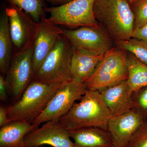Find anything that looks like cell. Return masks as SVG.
Instances as JSON below:
<instances>
[{
  "label": "cell",
  "instance_id": "4fadbf2b",
  "mask_svg": "<svg viewBox=\"0 0 147 147\" xmlns=\"http://www.w3.org/2000/svg\"><path fill=\"white\" fill-rule=\"evenodd\" d=\"M144 121L134 108L122 115L112 117L107 129L112 136L114 147H126Z\"/></svg>",
  "mask_w": 147,
  "mask_h": 147
},
{
  "label": "cell",
  "instance_id": "30bf717a",
  "mask_svg": "<svg viewBox=\"0 0 147 147\" xmlns=\"http://www.w3.org/2000/svg\"><path fill=\"white\" fill-rule=\"evenodd\" d=\"M62 30L63 34L71 42L74 48L103 55L115 46L113 40L100 27L62 28Z\"/></svg>",
  "mask_w": 147,
  "mask_h": 147
},
{
  "label": "cell",
  "instance_id": "8992f818",
  "mask_svg": "<svg viewBox=\"0 0 147 147\" xmlns=\"http://www.w3.org/2000/svg\"><path fill=\"white\" fill-rule=\"evenodd\" d=\"M94 0H73L63 5L46 7L47 20L56 26L71 29L84 26L99 27L93 13Z\"/></svg>",
  "mask_w": 147,
  "mask_h": 147
},
{
  "label": "cell",
  "instance_id": "7a4b0ae2",
  "mask_svg": "<svg viewBox=\"0 0 147 147\" xmlns=\"http://www.w3.org/2000/svg\"><path fill=\"white\" fill-rule=\"evenodd\" d=\"M112 117L100 92L88 90L59 121L69 131L91 127L107 129Z\"/></svg>",
  "mask_w": 147,
  "mask_h": 147
},
{
  "label": "cell",
  "instance_id": "9a60e30c",
  "mask_svg": "<svg viewBox=\"0 0 147 147\" xmlns=\"http://www.w3.org/2000/svg\"><path fill=\"white\" fill-rule=\"evenodd\" d=\"M103 55L88 50L74 48L71 61V79L85 83L94 72Z\"/></svg>",
  "mask_w": 147,
  "mask_h": 147
},
{
  "label": "cell",
  "instance_id": "5b68a950",
  "mask_svg": "<svg viewBox=\"0 0 147 147\" xmlns=\"http://www.w3.org/2000/svg\"><path fill=\"white\" fill-rule=\"evenodd\" d=\"M127 53L116 46L105 53L94 72L84 83L87 89L100 91L127 81Z\"/></svg>",
  "mask_w": 147,
  "mask_h": 147
},
{
  "label": "cell",
  "instance_id": "44dd1931",
  "mask_svg": "<svg viewBox=\"0 0 147 147\" xmlns=\"http://www.w3.org/2000/svg\"><path fill=\"white\" fill-rule=\"evenodd\" d=\"M115 45L131 53L139 61L147 65V42L142 40L131 38L117 42Z\"/></svg>",
  "mask_w": 147,
  "mask_h": 147
},
{
  "label": "cell",
  "instance_id": "484cf974",
  "mask_svg": "<svg viewBox=\"0 0 147 147\" xmlns=\"http://www.w3.org/2000/svg\"><path fill=\"white\" fill-rule=\"evenodd\" d=\"M7 86L5 80V76L0 75V99L3 102L7 99Z\"/></svg>",
  "mask_w": 147,
  "mask_h": 147
},
{
  "label": "cell",
  "instance_id": "ba28073f",
  "mask_svg": "<svg viewBox=\"0 0 147 147\" xmlns=\"http://www.w3.org/2000/svg\"><path fill=\"white\" fill-rule=\"evenodd\" d=\"M33 46L17 53L13 57L5 80L14 102L21 97L33 80Z\"/></svg>",
  "mask_w": 147,
  "mask_h": 147
},
{
  "label": "cell",
  "instance_id": "d4e9b609",
  "mask_svg": "<svg viewBox=\"0 0 147 147\" xmlns=\"http://www.w3.org/2000/svg\"><path fill=\"white\" fill-rule=\"evenodd\" d=\"M131 38L142 40L147 42V23L134 29Z\"/></svg>",
  "mask_w": 147,
  "mask_h": 147
},
{
  "label": "cell",
  "instance_id": "4dcf8cb0",
  "mask_svg": "<svg viewBox=\"0 0 147 147\" xmlns=\"http://www.w3.org/2000/svg\"></svg>",
  "mask_w": 147,
  "mask_h": 147
},
{
  "label": "cell",
  "instance_id": "cb8c5ba5",
  "mask_svg": "<svg viewBox=\"0 0 147 147\" xmlns=\"http://www.w3.org/2000/svg\"><path fill=\"white\" fill-rule=\"evenodd\" d=\"M126 147H147V119L144 120Z\"/></svg>",
  "mask_w": 147,
  "mask_h": 147
},
{
  "label": "cell",
  "instance_id": "9c48e42d",
  "mask_svg": "<svg viewBox=\"0 0 147 147\" xmlns=\"http://www.w3.org/2000/svg\"><path fill=\"white\" fill-rule=\"evenodd\" d=\"M6 12L9 19L13 53L33 46L39 22H35L22 9L13 5L7 6Z\"/></svg>",
  "mask_w": 147,
  "mask_h": 147
},
{
  "label": "cell",
  "instance_id": "ac0fdd59",
  "mask_svg": "<svg viewBox=\"0 0 147 147\" xmlns=\"http://www.w3.org/2000/svg\"><path fill=\"white\" fill-rule=\"evenodd\" d=\"M6 7V5L3 3L0 15V71L4 76L8 71L14 53Z\"/></svg>",
  "mask_w": 147,
  "mask_h": 147
},
{
  "label": "cell",
  "instance_id": "f1b7e54d",
  "mask_svg": "<svg viewBox=\"0 0 147 147\" xmlns=\"http://www.w3.org/2000/svg\"><path fill=\"white\" fill-rule=\"evenodd\" d=\"M130 5L134 3L135 2L137 1L138 0H125Z\"/></svg>",
  "mask_w": 147,
  "mask_h": 147
},
{
  "label": "cell",
  "instance_id": "7402d4cb",
  "mask_svg": "<svg viewBox=\"0 0 147 147\" xmlns=\"http://www.w3.org/2000/svg\"><path fill=\"white\" fill-rule=\"evenodd\" d=\"M134 109L144 120L147 119V86L133 92Z\"/></svg>",
  "mask_w": 147,
  "mask_h": 147
},
{
  "label": "cell",
  "instance_id": "f546056e",
  "mask_svg": "<svg viewBox=\"0 0 147 147\" xmlns=\"http://www.w3.org/2000/svg\"><path fill=\"white\" fill-rule=\"evenodd\" d=\"M45 147L44 146H40V147Z\"/></svg>",
  "mask_w": 147,
  "mask_h": 147
},
{
  "label": "cell",
  "instance_id": "3957f363",
  "mask_svg": "<svg viewBox=\"0 0 147 147\" xmlns=\"http://www.w3.org/2000/svg\"><path fill=\"white\" fill-rule=\"evenodd\" d=\"M63 84H48L33 80L19 99L7 108L9 120H26L32 123Z\"/></svg>",
  "mask_w": 147,
  "mask_h": 147
},
{
  "label": "cell",
  "instance_id": "5bb4252c",
  "mask_svg": "<svg viewBox=\"0 0 147 147\" xmlns=\"http://www.w3.org/2000/svg\"><path fill=\"white\" fill-rule=\"evenodd\" d=\"M99 92L112 117L122 115L134 108L133 91L127 81Z\"/></svg>",
  "mask_w": 147,
  "mask_h": 147
},
{
  "label": "cell",
  "instance_id": "d6986e66",
  "mask_svg": "<svg viewBox=\"0 0 147 147\" xmlns=\"http://www.w3.org/2000/svg\"><path fill=\"white\" fill-rule=\"evenodd\" d=\"M127 63L128 70L127 82L133 91L147 86V65L129 52L127 56Z\"/></svg>",
  "mask_w": 147,
  "mask_h": 147
},
{
  "label": "cell",
  "instance_id": "e0dca14e",
  "mask_svg": "<svg viewBox=\"0 0 147 147\" xmlns=\"http://www.w3.org/2000/svg\"><path fill=\"white\" fill-rule=\"evenodd\" d=\"M26 120L11 121L0 129V147H21L25 137L39 127Z\"/></svg>",
  "mask_w": 147,
  "mask_h": 147
},
{
  "label": "cell",
  "instance_id": "603a6c76",
  "mask_svg": "<svg viewBox=\"0 0 147 147\" xmlns=\"http://www.w3.org/2000/svg\"><path fill=\"white\" fill-rule=\"evenodd\" d=\"M130 7L134 15V29L147 23V0H138Z\"/></svg>",
  "mask_w": 147,
  "mask_h": 147
},
{
  "label": "cell",
  "instance_id": "4316f807",
  "mask_svg": "<svg viewBox=\"0 0 147 147\" xmlns=\"http://www.w3.org/2000/svg\"><path fill=\"white\" fill-rule=\"evenodd\" d=\"M11 122L8 118L7 108L1 105L0 106V127Z\"/></svg>",
  "mask_w": 147,
  "mask_h": 147
},
{
  "label": "cell",
  "instance_id": "2e32d148",
  "mask_svg": "<svg viewBox=\"0 0 147 147\" xmlns=\"http://www.w3.org/2000/svg\"><path fill=\"white\" fill-rule=\"evenodd\" d=\"M69 132L73 140L74 147H114L112 136L108 129L91 127Z\"/></svg>",
  "mask_w": 147,
  "mask_h": 147
},
{
  "label": "cell",
  "instance_id": "ffe728a7",
  "mask_svg": "<svg viewBox=\"0 0 147 147\" xmlns=\"http://www.w3.org/2000/svg\"><path fill=\"white\" fill-rule=\"evenodd\" d=\"M9 4L16 6L27 13L35 22L39 23L45 14L43 0H5Z\"/></svg>",
  "mask_w": 147,
  "mask_h": 147
},
{
  "label": "cell",
  "instance_id": "277c9868",
  "mask_svg": "<svg viewBox=\"0 0 147 147\" xmlns=\"http://www.w3.org/2000/svg\"><path fill=\"white\" fill-rule=\"evenodd\" d=\"M74 49L64 35L60 36L34 74V81L56 84L71 80V61Z\"/></svg>",
  "mask_w": 147,
  "mask_h": 147
},
{
  "label": "cell",
  "instance_id": "6da1fadb",
  "mask_svg": "<svg viewBox=\"0 0 147 147\" xmlns=\"http://www.w3.org/2000/svg\"><path fill=\"white\" fill-rule=\"evenodd\" d=\"M93 13L99 26L115 44L131 38L134 15L125 0H94Z\"/></svg>",
  "mask_w": 147,
  "mask_h": 147
},
{
  "label": "cell",
  "instance_id": "83f0119b",
  "mask_svg": "<svg viewBox=\"0 0 147 147\" xmlns=\"http://www.w3.org/2000/svg\"><path fill=\"white\" fill-rule=\"evenodd\" d=\"M44 1L50 3L54 6H58L65 4L73 0H43Z\"/></svg>",
  "mask_w": 147,
  "mask_h": 147
},
{
  "label": "cell",
  "instance_id": "8fae6325",
  "mask_svg": "<svg viewBox=\"0 0 147 147\" xmlns=\"http://www.w3.org/2000/svg\"><path fill=\"white\" fill-rule=\"evenodd\" d=\"M47 145L52 147H74L68 129L59 122L45 123L27 135L21 147H39Z\"/></svg>",
  "mask_w": 147,
  "mask_h": 147
},
{
  "label": "cell",
  "instance_id": "52a82bcc",
  "mask_svg": "<svg viewBox=\"0 0 147 147\" xmlns=\"http://www.w3.org/2000/svg\"><path fill=\"white\" fill-rule=\"evenodd\" d=\"M87 90L84 83L73 79L64 82L43 112L32 123L40 125L49 121H58L77 100H80Z\"/></svg>",
  "mask_w": 147,
  "mask_h": 147
},
{
  "label": "cell",
  "instance_id": "7c38bea8",
  "mask_svg": "<svg viewBox=\"0 0 147 147\" xmlns=\"http://www.w3.org/2000/svg\"><path fill=\"white\" fill-rule=\"evenodd\" d=\"M63 34L62 28L50 23L43 15L33 45V67L34 74L52 50L59 37Z\"/></svg>",
  "mask_w": 147,
  "mask_h": 147
}]
</instances>
